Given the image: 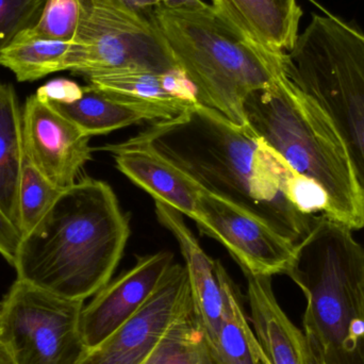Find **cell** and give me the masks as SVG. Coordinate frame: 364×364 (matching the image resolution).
<instances>
[{"instance_id": "cell-1", "label": "cell", "mask_w": 364, "mask_h": 364, "mask_svg": "<svg viewBox=\"0 0 364 364\" xmlns=\"http://www.w3.org/2000/svg\"><path fill=\"white\" fill-rule=\"evenodd\" d=\"M117 144L155 154L201 192L250 212L294 244L321 216L308 215L292 203L291 184L299 173L275 149L250 125H237L203 105L154 122Z\"/></svg>"}, {"instance_id": "cell-2", "label": "cell", "mask_w": 364, "mask_h": 364, "mask_svg": "<svg viewBox=\"0 0 364 364\" xmlns=\"http://www.w3.org/2000/svg\"><path fill=\"white\" fill-rule=\"evenodd\" d=\"M129 237V218L110 184L83 178L23 237L13 267L17 279L85 301L110 282Z\"/></svg>"}, {"instance_id": "cell-3", "label": "cell", "mask_w": 364, "mask_h": 364, "mask_svg": "<svg viewBox=\"0 0 364 364\" xmlns=\"http://www.w3.org/2000/svg\"><path fill=\"white\" fill-rule=\"evenodd\" d=\"M149 16L199 104L237 125H248L246 98L288 74V53L250 42L210 4L194 10L160 4Z\"/></svg>"}, {"instance_id": "cell-4", "label": "cell", "mask_w": 364, "mask_h": 364, "mask_svg": "<svg viewBox=\"0 0 364 364\" xmlns=\"http://www.w3.org/2000/svg\"><path fill=\"white\" fill-rule=\"evenodd\" d=\"M248 125L289 166L318 184L327 197L325 218L350 230L364 228V194L346 145L326 111L288 74L244 102Z\"/></svg>"}, {"instance_id": "cell-5", "label": "cell", "mask_w": 364, "mask_h": 364, "mask_svg": "<svg viewBox=\"0 0 364 364\" xmlns=\"http://www.w3.org/2000/svg\"><path fill=\"white\" fill-rule=\"evenodd\" d=\"M305 295L306 335L328 364H364V248L344 225L320 216L287 271Z\"/></svg>"}, {"instance_id": "cell-6", "label": "cell", "mask_w": 364, "mask_h": 364, "mask_svg": "<svg viewBox=\"0 0 364 364\" xmlns=\"http://www.w3.org/2000/svg\"><path fill=\"white\" fill-rule=\"evenodd\" d=\"M288 76L337 128L364 194V33L333 15L314 14L292 50Z\"/></svg>"}, {"instance_id": "cell-7", "label": "cell", "mask_w": 364, "mask_h": 364, "mask_svg": "<svg viewBox=\"0 0 364 364\" xmlns=\"http://www.w3.org/2000/svg\"><path fill=\"white\" fill-rule=\"evenodd\" d=\"M68 70L85 77L110 70H179L149 14L121 0H82Z\"/></svg>"}, {"instance_id": "cell-8", "label": "cell", "mask_w": 364, "mask_h": 364, "mask_svg": "<svg viewBox=\"0 0 364 364\" xmlns=\"http://www.w3.org/2000/svg\"><path fill=\"white\" fill-rule=\"evenodd\" d=\"M83 306L16 278L0 301V344L14 364H79Z\"/></svg>"}, {"instance_id": "cell-9", "label": "cell", "mask_w": 364, "mask_h": 364, "mask_svg": "<svg viewBox=\"0 0 364 364\" xmlns=\"http://www.w3.org/2000/svg\"><path fill=\"white\" fill-rule=\"evenodd\" d=\"M201 232L226 247L243 273L286 274L296 244L242 208L199 191Z\"/></svg>"}, {"instance_id": "cell-10", "label": "cell", "mask_w": 364, "mask_h": 364, "mask_svg": "<svg viewBox=\"0 0 364 364\" xmlns=\"http://www.w3.org/2000/svg\"><path fill=\"white\" fill-rule=\"evenodd\" d=\"M184 264L174 263L144 306L79 364H143L170 327L193 308Z\"/></svg>"}, {"instance_id": "cell-11", "label": "cell", "mask_w": 364, "mask_h": 364, "mask_svg": "<svg viewBox=\"0 0 364 364\" xmlns=\"http://www.w3.org/2000/svg\"><path fill=\"white\" fill-rule=\"evenodd\" d=\"M21 122L25 155L36 170L61 190L76 183L92 158L91 136L36 94L26 100Z\"/></svg>"}, {"instance_id": "cell-12", "label": "cell", "mask_w": 364, "mask_h": 364, "mask_svg": "<svg viewBox=\"0 0 364 364\" xmlns=\"http://www.w3.org/2000/svg\"><path fill=\"white\" fill-rule=\"evenodd\" d=\"M173 264L174 255L168 250L140 257L132 269L98 291L81 312L87 348L100 346L130 320L151 299Z\"/></svg>"}, {"instance_id": "cell-13", "label": "cell", "mask_w": 364, "mask_h": 364, "mask_svg": "<svg viewBox=\"0 0 364 364\" xmlns=\"http://www.w3.org/2000/svg\"><path fill=\"white\" fill-rule=\"evenodd\" d=\"M83 78L93 89L149 113L153 122L178 117L199 104L194 87L181 70L161 73L129 68Z\"/></svg>"}, {"instance_id": "cell-14", "label": "cell", "mask_w": 364, "mask_h": 364, "mask_svg": "<svg viewBox=\"0 0 364 364\" xmlns=\"http://www.w3.org/2000/svg\"><path fill=\"white\" fill-rule=\"evenodd\" d=\"M250 318L257 341L271 364H328L314 342L287 316L271 276L243 273Z\"/></svg>"}, {"instance_id": "cell-15", "label": "cell", "mask_w": 364, "mask_h": 364, "mask_svg": "<svg viewBox=\"0 0 364 364\" xmlns=\"http://www.w3.org/2000/svg\"><path fill=\"white\" fill-rule=\"evenodd\" d=\"M156 215L176 239L188 272L194 310L212 344L215 342L224 318V295L220 288L216 260L210 258L177 210L155 201Z\"/></svg>"}, {"instance_id": "cell-16", "label": "cell", "mask_w": 364, "mask_h": 364, "mask_svg": "<svg viewBox=\"0 0 364 364\" xmlns=\"http://www.w3.org/2000/svg\"><path fill=\"white\" fill-rule=\"evenodd\" d=\"M212 6L259 46L288 53L299 38L303 11L296 0H212Z\"/></svg>"}, {"instance_id": "cell-17", "label": "cell", "mask_w": 364, "mask_h": 364, "mask_svg": "<svg viewBox=\"0 0 364 364\" xmlns=\"http://www.w3.org/2000/svg\"><path fill=\"white\" fill-rule=\"evenodd\" d=\"M98 151L113 154L117 170L155 201L177 210L196 225L200 222L198 188L161 158L147 149L117 144H107Z\"/></svg>"}, {"instance_id": "cell-18", "label": "cell", "mask_w": 364, "mask_h": 364, "mask_svg": "<svg viewBox=\"0 0 364 364\" xmlns=\"http://www.w3.org/2000/svg\"><path fill=\"white\" fill-rule=\"evenodd\" d=\"M216 271L225 303L222 326L213 344L220 363L271 364L257 341L239 287L218 260Z\"/></svg>"}, {"instance_id": "cell-19", "label": "cell", "mask_w": 364, "mask_h": 364, "mask_svg": "<svg viewBox=\"0 0 364 364\" xmlns=\"http://www.w3.org/2000/svg\"><path fill=\"white\" fill-rule=\"evenodd\" d=\"M25 159L21 107L14 87L8 85L0 102V209L18 229L19 184Z\"/></svg>"}, {"instance_id": "cell-20", "label": "cell", "mask_w": 364, "mask_h": 364, "mask_svg": "<svg viewBox=\"0 0 364 364\" xmlns=\"http://www.w3.org/2000/svg\"><path fill=\"white\" fill-rule=\"evenodd\" d=\"M82 97L72 104L47 102L85 136L106 134L143 122L151 115L138 107L85 85Z\"/></svg>"}, {"instance_id": "cell-21", "label": "cell", "mask_w": 364, "mask_h": 364, "mask_svg": "<svg viewBox=\"0 0 364 364\" xmlns=\"http://www.w3.org/2000/svg\"><path fill=\"white\" fill-rule=\"evenodd\" d=\"M74 41L53 40L19 34L0 53V65L8 68L19 82H30L53 73L68 70Z\"/></svg>"}, {"instance_id": "cell-22", "label": "cell", "mask_w": 364, "mask_h": 364, "mask_svg": "<svg viewBox=\"0 0 364 364\" xmlns=\"http://www.w3.org/2000/svg\"><path fill=\"white\" fill-rule=\"evenodd\" d=\"M143 364H222L194 310L181 316Z\"/></svg>"}, {"instance_id": "cell-23", "label": "cell", "mask_w": 364, "mask_h": 364, "mask_svg": "<svg viewBox=\"0 0 364 364\" xmlns=\"http://www.w3.org/2000/svg\"><path fill=\"white\" fill-rule=\"evenodd\" d=\"M62 191L47 181L26 157L18 194L19 231L21 237L29 235L40 224Z\"/></svg>"}, {"instance_id": "cell-24", "label": "cell", "mask_w": 364, "mask_h": 364, "mask_svg": "<svg viewBox=\"0 0 364 364\" xmlns=\"http://www.w3.org/2000/svg\"><path fill=\"white\" fill-rule=\"evenodd\" d=\"M82 14V0H47L36 27L28 33L53 40L73 41Z\"/></svg>"}, {"instance_id": "cell-25", "label": "cell", "mask_w": 364, "mask_h": 364, "mask_svg": "<svg viewBox=\"0 0 364 364\" xmlns=\"http://www.w3.org/2000/svg\"><path fill=\"white\" fill-rule=\"evenodd\" d=\"M47 0H0V53L19 34L38 25Z\"/></svg>"}, {"instance_id": "cell-26", "label": "cell", "mask_w": 364, "mask_h": 364, "mask_svg": "<svg viewBox=\"0 0 364 364\" xmlns=\"http://www.w3.org/2000/svg\"><path fill=\"white\" fill-rule=\"evenodd\" d=\"M85 87L70 79L58 78L38 87L36 95L41 102L72 104L82 97Z\"/></svg>"}, {"instance_id": "cell-27", "label": "cell", "mask_w": 364, "mask_h": 364, "mask_svg": "<svg viewBox=\"0 0 364 364\" xmlns=\"http://www.w3.org/2000/svg\"><path fill=\"white\" fill-rule=\"evenodd\" d=\"M21 237L16 225L0 209V254L11 267L14 265Z\"/></svg>"}, {"instance_id": "cell-28", "label": "cell", "mask_w": 364, "mask_h": 364, "mask_svg": "<svg viewBox=\"0 0 364 364\" xmlns=\"http://www.w3.org/2000/svg\"><path fill=\"white\" fill-rule=\"evenodd\" d=\"M162 6L176 10H194L207 6L203 0H161Z\"/></svg>"}, {"instance_id": "cell-29", "label": "cell", "mask_w": 364, "mask_h": 364, "mask_svg": "<svg viewBox=\"0 0 364 364\" xmlns=\"http://www.w3.org/2000/svg\"><path fill=\"white\" fill-rule=\"evenodd\" d=\"M123 4L134 10L147 13L161 4V0H121Z\"/></svg>"}, {"instance_id": "cell-30", "label": "cell", "mask_w": 364, "mask_h": 364, "mask_svg": "<svg viewBox=\"0 0 364 364\" xmlns=\"http://www.w3.org/2000/svg\"><path fill=\"white\" fill-rule=\"evenodd\" d=\"M0 364H14L6 348L0 344Z\"/></svg>"}, {"instance_id": "cell-31", "label": "cell", "mask_w": 364, "mask_h": 364, "mask_svg": "<svg viewBox=\"0 0 364 364\" xmlns=\"http://www.w3.org/2000/svg\"><path fill=\"white\" fill-rule=\"evenodd\" d=\"M6 87H8V85H4V83H0V102H1L2 97H4V92H6Z\"/></svg>"}]
</instances>
